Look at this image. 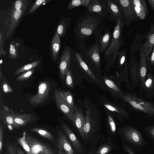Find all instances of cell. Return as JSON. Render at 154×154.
Wrapping results in <instances>:
<instances>
[{"label":"cell","mask_w":154,"mask_h":154,"mask_svg":"<svg viewBox=\"0 0 154 154\" xmlns=\"http://www.w3.org/2000/svg\"><path fill=\"white\" fill-rule=\"evenodd\" d=\"M103 20L102 17L88 11L79 16L73 30L75 46L79 51L82 52L86 48L85 42L95 35Z\"/></svg>","instance_id":"6da1fadb"},{"label":"cell","mask_w":154,"mask_h":154,"mask_svg":"<svg viewBox=\"0 0 154 154\" xmlns=\"http://www.w3.org/2000/svg\"><path fill=\"white\" fill-rule=\"evenodd\" d=\"M125 24V20L119 18L114 29L111 41L104 53L103 58L106 61L107 69L113 66L117 58L119 50L124 45L122 33V27Z\"/></svg>","instance_id":"7a4b0ae2"},{"label":"cell","mask_w":154,"mask_h":154,"mask_svg":"<svg viewBox=\"0 0 154 154\" xmlns=\"http://www.w3.org/2000/svg\"><path fill=\"white\" fill-rule=\"evenodd\" d=\"M124 95L125 102L134 111L151 118L154 117V102L146 100L131 92L124 93Z\"/></svg>","instance_id":"3957f363"},{"label":"cell","mask_w":154,"mask_h":154,"mask_svg":"<svg viewBox=\"0 0 154 154\" xmlns=\"http://www.w3.org/2000/svg\"><path fill=\"white\" fill-rule=\"evenodd\" d=\"M123 132L126 141L134 149L140 150L146 145L141 133L135 127H126Z\"/></svg>","instance_id":"277c9868"},{"label":"cell","mask_w":154,"mask_h":154,"mask_svg":"<svg viewBox=\"0 0 154 154\" xmlns=\"http://www.w3.org/2000/svg\"><path fill=\"white\" fill-rule=\"evenodd\" d=\"M24 135L32 154H55L53 149L47 145L29 134L25 131Z\"/></svg>","instance_id":"5b68a950"},{"label":"cell","mask_w":154,"mask_h":154,"mask_svg":"<svg viewBox=\"0 0 154 154\" xmlns=\"http://www.w3.org/2000/svg\"><path fill=\"white\" fill-rule=\"evenodd\" d=\"M104 24L103 25L95 35L94 36L96 38L95 42L88 48L86 47L82 52L88 56L90 59L97 67H100V65L99 46L101 35V33L104 28Z\"/></svg>","instance_id":"8992f818"},{"label":"cell","mask_w":154,"mask_h":154,"mask_svg":"<svg viewBox=\"0 0 154 154\" xmlns=\"http://www.w3.org/2000/svg\"><path fill=\"white\" fill-rule=\"evenodd\" d=\"M115 0L121 9L126 24L127 22L136 20L138 18L132 0Z\"/></svg>","instance_id":"52a82bcc"},{"label":"cell","mask_w":154,"mask_h":154,"mask_svg":"<svg viewBox=\"0 0 154 154\" xmlns=\"http://www.w3.org/2000/svg\"><path fill=\"white\" fill-rule=\"evenodd\" d=\"M54 94L56 103L58 108L69 119L74 122L75 119L74 112L68 104L61 91L56 90Z\"/></svg>","instance_id":"ba28073f"},{"label":"cell","mask_w":154,"mask_h":154,"mask_svg":"<svg viewBox=\"0 0 154 154\" xmlns=\"http://www.w3.org/2000/svg\"><path fill=\"white\" fill-rule=\"evenodd\" d=\"M86 8L88 11L103 18H108L109 13L106 0H91L88 5Z\"/></svg>","instance_id":"9c48e42d"},{"label":"cell","mask_w":154,"mask_h":154,"mask_svg":"<svg viewBox=\"0 0 154 154\" xmlns=\"http://www.w3.org/2000/svg\"><path fill=\"white\" fill-rule=\"evenodd\" d=\"M50 91V86L49 83L46 82L41 83L38 87L37 93L31 98L30 103L34 106L43 103L48 97Z\"/></svg>","instance_id":"30bf717a"},{"label":"cell","mask_w":154,"mask_h":154,"mask_svg":"<svg viewBox=\"0 0 154 154\" xmlns=\"http://www.w3.org/2000/svg\"><path fill=\"white\" fill-rule=\"evenodd\" d=\"M71 59L70 48L69 46H66L63 48L61 54L59 64L60 75L62 79L66 77Z\"/></svg>","instance_id":"8fae6325"},{"label":"cell","mask_w":154,"mask_h":154,"mask_svg":"<svg viewBox=\"0 0 154 154\" xmlns=\"http://www.w3.org/2000/svg\"><path fill=\"white\" fill-rule=\"evenodd\" d=\"M106 1L109 20L116 24L119 18L124 20L125 19L121 9L116 0H106Z\"/></svg>","instance_id":"7c38bea8"},{"label":"cell","mask_w":154,"mask_h":154,"mask_svg":"<svg viewBox=\"0 0 154 154\" xmlns=\"http://www.w3.org/2000/svg\"><path fill=\"white\" fill-rule=\"evenodd\" d=\"M27 6L19 10L13 8L10 16V23L7 32L8 35H11L13 33L19 21L25 12Z\"/></svg>","instance_id":"4fadbf2b"},{"label":"cell","mask_w":154,"mask_h":154,"mask_svg":"<svg viewBox=\"0 0 154 154\" xmlns=\"http://www.w3.org/2000/svg\"><path fill=\"white\" fill-rule=\"evenodd\" d=\"M56 145L58 150L66 154H74V151L64 133L60 130L57 132Z\"/></svg>","instance_id":"5bb4252c"},{"label":"cell","mask_w":154,"mask_h":154,"mask_svg":"<svg viewBox=\"0 0 154 154\" xmlns=\"http://www.w3.org/2000/svg\"><path fill=\"white\" fill-rule=\"evenodd\" d=\"M130 73L132 89L139 86L140 80L139 63L135 60H131L129 66Z\"/></svg>","instance_id":"9a60e30c"},{"label":"cell","mask_w":154,"mask_h":154,"mask_svg":"<svg viewBox=\"0 0 154 154\" xmlns=\"http://www.w3.org/2000/svg\"><path fill=\"white\" fill-rule=\"evenodd\" d=\"M147 34L146 41L143 45L140 52L144 54L146 58H148L154 45V24L151 25Z\"/></svg>","instance_id":"2e32d148"},{"label":"cell","mask_w":154,"mask_h":154,"mask_svg":"<svg viewBox=\"0 0 154 154\" xmlns=\"http://www.w3.org/2000/svg\"><path fill=\"white\" fill-rule=\"evenodd\" d=\"M60 121L62 128L69 138L76 152L78 154H82V147L79 140L64 121L62 119H60Z\"/></svg>","instance_id":"e0dca14e"},{"label":"cell","mask_w":154,"mask_h":154,"mask_svg":"<svg viewBox=\"0 0 154 154\" xmlns=\"http://www.w3.org/2000/svg\"><path fill=\"white\" fill-rule=\"evenodd\" d=\"M11 112L14 120L16 128L24 126L33 122V116L29 113H15L12 110Z\"/></svg>","instance_id":"ac0fdd59"},{"label":"cell","mask_w":154,"mask_h":154,"mask_svg":"<svg viewBox=\"0 0 154 154\" xmlns=\"http://www.w3.org/2000/svg\"><path fill=\"white\" fill-rule=\"evenodd\" d=\"M140 59L139 63L140 80V87L141 92L143 91L146 77L147 74L146 57L144 54L140 52Z\"/></svg>","instance_id":"d6986e66"},{"label":"cell","mask_w":154,"mask_h":154,"mask_svg":"<svg viewBox=\"0 0 154 154\" xmlns=\"http://www.w3.org/2000/svg\"><path fill=\"white\" fill-rule=\"evenodd\" d=\"M143 91L146 98L150 99L154 97V75L150 72L147 73Z\"/></svg>","instance_id":"ffe728a7"},{"label":"cell","mask_w":154,"mask_h":154,"mask_svg":"<svg viewBox=\"0 0 154 154\" xmlns=\"http://www.w3.org/2000/svg\"><path fill=\"white\" fill-rule=\"evenodd\" d=\"M134 9L138 18L141 20L145 19L148 14V9L145 0H132Z\"/></svg>","instance_id":"44dd1931"},{"label":"cell","mask_w":154,"mask_h":154,"mask_svg":"<svg viewBox=\"0 0 154 154\" xmlns=\"http://www.w3.org/2000/svg\"><path fill=\"white\" fill-rule=\"evenodd\" d=\"M74 113L75 116L74 123L81 136L83 138H85L83 128L85 123V118L82 111L77 107H75Z\"/></svg>","instance_id":"7402d4cb"},{"label":"cell","mask_w":154,"mask_h":154,"mask_svg":"<svg viewBox=\"0 0 154 154\" xmlns=\"http://www.w3.org/2000/svg\"><path fill=\"white\" fill-rule=\"evenodd\" d=\"M111 34L107 28L105 29L103 34H101L99 46L100 54L104 53L108 48L111 41Z\"/></svg>","instance_id":"603a6c76"},{"label":"cell","mask_w":154,"mask_h":154,"mask_svg":"<svg viewBox=\"0 0 154 154\" xmlns=\"http://www.w3.org/2000/svg\"><path fill=\"white\" fill-rule=\"evenodd\" d=\"M61 39L59 36L57 30L55 32L51 42V53L53 60H56L59 55Z\"/></svg>","instance_id":"cb8c5ba5"},{"label":"cell","mask_w":154,"mask_h":154,"mask_svg":"<svg viewBox=\"0 0 154 154\" xmlns=\"http://www.w3.org/2000/svg\"><path fill=\"white\" fill-rule=\"evenodd\" d=\"M71 24V20L69 18L63 17L61 18L57 30L60 37L64 36L66 33Z\"/></svg>","instance_id":"d4e9b609"},{"label":"cell","mask_w":154,"mask_h":154,"mask_svg":"<svg viewBox=\"0 0 154 154\" xmlns=\"http://www.w3.org/2000/svg\"><path fill=\"white\" fill-rule=\"evenodd\" d=\"M85 111V121L83 128L85 138L90 133L92 129L93 120L91 111L89 107L86 106Z\"/></svg>","instance_id":"484cf974"},{"label":"cell","mask_w":154,"mask_h":154,"mask_svg":"<svg viewBox=\"0 0 154 154\" xmlns=\"http://www.w3.org/2000/svg\"><path fill=\"white\" fill-rule=\"evenodd\" d=\"M105 107L109 110L117 112L124 118H128L131 115L122 108L111 103L103 102Z\"/></svg>","instance_id":"4316f807"},{"label":"cell","mask_w":154,"mask_h":154,"mask_svg":"<svg viewBox=\"0 0 154 154\" xmlns=\"http://www.w3.org/2000/svg\"><path fill=\"white\" fill-rule=\"evenodd\" d=\"M74 56L78 65L83 70L87 73L92 79L95 81H98V79L94 75L91 70L83 60L80 54L78 52L75 51Z\"/></svg>","instance_id":"83f0119b"},{"label":"cell","mask_w":154,"mask_h":154,"mask_svg":"<svg viewBox=\"0 0 154 154\" xmlns=\"http://www.w3.org/2000/svg\"><path fill=\"white\" fill-rule=\"evenodd\" d=\"M104 82L106 85L110 89L116 93L123 101H125L124 93L117 84L113 81L107 78H104Z\"/></svg>","instance_id":"f1b7e54d"},{"label":"cell","mask_w":154,"mask_h":154,"mask_svg":"<svg viewBox=\"0 0 154 154\" xmlns=\"http://www.w3.org/2000/svg\"><path fill=\"white\" fill-rule=\"evenodd\" d=\"M30 131L36 133L40 136L49 140L54 144L56 145V142L54 136L48 131L36 128H32L30 129Z\"/></svg>","instance_id":"f546056e"},{"label":"cell","mask_w":154,"mask_h":154,"mask_svg":"<svg viewBox=\"0 0 154 154\" xmlns=\"http://www.w3.org/2000/svg\"><path fill=\"white\" fill-rule=\"evenodd\" d=\"M91 0H73L70 1L68 4L67 11L80 6L86 7L89 4Z\"/></svg>","instance_id":"4dcf8cb0"},{"label":"cell","mask_w":154,"mask_h":154,"mask_svg":"<svg viewBox=\"0 0 154 154\" xmlns=\"http://www.w3.org/2000/svg\"><path fill=\"white\" fill-rule=\"evenodd\" d=\"M40 62V61L38 60L33 61L30 63L23 66L16 70L14 73V75H16L21 73L30 69L37 66Z\"/></svg>","instance_id":"1f68e13d"},{"label":"cell","mask_w":154,"mask_h":154,"mask_svg":"<svg viewBox=\"0 0 154 154\" xmlns=\"http://www.w3.org/2000/svg\"><path fill=\"white\" fill-rule=\"evenodd\" d=\"M66 100L72 110L74 112L75 107V106L72 95L68 91H61Z\"/></svg>","instance_id":"d6a6232c"},{"label":"cell","mask_w":154,"mask_h":154,"mask_svg":"<svg viewBox=\"0 0 154 154\" xmlns=\"http://www.w3.org/2000/svg\"><path fill=\"white\" fill-rule=\"evenodd\" d=\"M51 0H38L35 1L26 13V15L33 13L39 7L51 1Z\"/></svg>","instance_id":"836d02e7"},{"label":"cell","mask_w":154,"mask_h":154,"mask_svg":"<svg viewBox=\"0 0 154 154\" xmlns=\"http://www.w3.org/2000/svg\"><path fill=\"white\" fill-rule=\"evenodd\" d=\"M17 140L18 143L22 147L27 154H32L29 146L23 134L22 137L17 138Z\"/></svg>","instance_id":"e575fe53"},{"label":"cell","mask_w":154,"mask_h":154,"mask_svg":"<svg viewBox=\"0 0 154 154\" xmlns=\"http://www.w3.org/2000/svg\"><path fill=\"white\" fill-rule=\"evenodd\" d=\"M4 121L10 130H12L13 127L16 128L15 124L10 111L9 114L5 116Z\"/></svg>","instance_id":"d590c367"},{"label":"cell","mask_w":154,"mask_h":154,"mask_svg":"<svg viewBox=\"0 0 154 154\" xmlns=\"http://www.w3.org/2000/svg\"><path fill=\"white\" fill-rule=\"evenodd\" d=\"M117 58H118V66L120 69H121L125 60L126 52L125 50H123L119 51L118 55Z\"/></svg>","instance_id":"8d00e7d4"},{"label":"cell","mask_w":154,"mask_h":154,"mask_svg":"<svg viewBox=\"0 0 154 154\" xmlns=\"http://www.w3.org/2000/svg\"><path fill=\"white\" fill-rule=\"evenodd\" d=\"M34 72L33 69H30L21 74L17 78V80L18 81H23L28 79Z\"/></svg>","instance_id":"74e56055"},{"label":"cell","mask_w":154,"mask_h":154,"mask_svg":"<svg viewBox=\"0 0 154 154\" xmlns=\"http://www.w3.org/2000/svg\"><path fill=\"white\" fill-rule=\"evenodd\" d=\"M144 130L148 137L154 142V125L146 127Z\"/></svg>","instance_id":"f35d334b"},{"label":"cell","mask_w":154,"mask_h":154,"mask_svg":"<svg viewBox=\"0 0 154 154\" xmlns=\"http://www.w3.org/2000/svg\"><path fill=\"white\" fill-rule=\"evenodd\" d=\"M66 84L68 87L73 88V83L71 71L68 69L66 76Z\"/></svg>","instance_id":"ab89813d"},{"label":"cell","mask_w":154,"mask_h":154,"mask_svg":"<svg viewBox=\"0 0 154 154\" xmlns=\"http://www.w3.org/2000/svg\"><path fill=\"white\" fill-rule=\"evenodd\" d=\"M111 149V147L110 145H104L99 149L96 154H106L110 151Z\"/></svg>","instance_id":"60d3db41"},{"label":"cell","mask_w":154,"mask_h":154,"mask_svg":"<svg viewBox=\"0 0 154 154\" xmlns=\"http://www.w3.org/2000/svg\"><path fill=\"white\" fill-rule=\"evenodd\" d=\"M18 55L17 50L15 46L12 44L10 45L9 49V57L11 59H14L17 57Z\"/></svg>","instance_id":"b9f144b4"},{"label":"cell","mask_w":154,"mask_h":154,"mask_svg":"<svg viewBox=\"0 0 154 154\" xmlns=\"http://www.w3.org/2000/svg\"><path fill=\"white\" fill-rule=\"evenodd\" d=\"M26 2V0H23L17 1L15 2L13 8L15 10H19L27 6Z\"/></svg>","instance_id":"7bdbcfd3"},{"label":"cell","mask_w":154,"mask_h":154,"mask_svg":"<svg viewBox=\"0 0 154 154\" xmlns=\"http://www.w3.org/2000/svg\"><path fill=\"white\" fill-rule=\"evenodd\" d=\"M7 152L9 154H17L16 147L13 144H9L6 146Z\"/></svg>","instance_id":"ee69618b"},{"label":"cell","mask_w":154,"mask_h":154,"mask_svg":"<svg viewBox=\"0 0 154 154\" xmlns=\"http://www.w3.org/2000/svg\"><path fill=\"white\" fill-rule=\"evenodd\" d=\"M6 52L4 48V41L2 34L0 32V56L5 55L6 54Z\"/></svg>","instance_id":"f6af8a7d"},{"label":"cell","mask_w":154,"mask_h":154,"mask_svg":"<svg viewBox=\"0 0 154 154\" xmlns=\"http://www.w3.org/2000/svg\"><path fill=\"white\" fill-rule=\"evenodd\" d=\"M108 118L111 131L113 133H114L116 131V126L114 121L110 116L108 115Z\"/></svg>","instance_id":"bcb514c9"},{"label":"cell","mask_w":154,"mask_h":154,"mask_svg":"<svg viewBox=\"0 0 154 154\" xmlns=\"http://www.w3.org/2000/svg\"><path fill=\"white\" fill-rule=\"evenodd\" d=\"M3 143V128L1 125L0 126V154H2Z\"/></svg>","instance_id":"7dc6e473"},{"label":"cell","mask_w":154,"mask_h":154,"mask_svg":"<svg viewBox=\"0 0 154 154\" xmlns=\"http://www.w3.org/2000/svg\"><path fill=\"white\" fill-rule=\"evenodd\" d=\"M124 149L129 154H136L135 149L128 145H125L123 146Z\"/></svg>","instance_id":"c3c4849f"},{"label":"cell","mask_w":154,"mask_h":154,"mask_svg":"<svg viewBox=\"0 0 154 154\" xmlns=\"http://www.w3.org/2000/svg\"><path fill=\"white\" fill-rule=\"evenodd\" d=\"M2 87L4 91L6 93L13 92V90L8 84L4 81L2 84Z\"/></svg>","instance_id":"681fc988"},{"label":"cell","mask_w":154,"mask_h":154,"mask_svg":"<svg viewBox=\"0 0 154 154\" xmlns=\"http://www.w3.org/2000/svg\"><path fill=\"white\" fill-rule=\"evenodd\" d=\"M150 64L151 66H154V49L152 52L150 57Z\"/></svg>","instance_id":"f907efd6"},{"label":"cell","mask_w":154,"mask_h":154,"mask_svg":"<svg viewBox=\"0 0 154 154\" xmlns=\"http://www.w3.org/2000/svg\"><path fill=\"white\" fill-rule=\"evenodd\" d=\"M17 154H25L21 149L18 146H16Z\"/></svg>","instance_id":"816d5d0a"},{"label":"cell","mask_w":154,"mask_h":154,"mask_svg":"<svg viewBox=\"0 0 154 154\" xmlns=\"http://www.w3.org/2000/svg\"><path fill=\"white\" fill-rule=\"evenodd\" d=\"M151 8L154 11V0H147Z\"/></svg>","instance_id":"f5cc1de1"},{"label":"cell","mask_w":154,"mask_h":154,"mask_svg":"<svg viewBox=\"0 0 154 154\" xmlns=\"http://www.w3.org/2000/svg\"><path fill=\"white\" fill-rule=\"evenodd\" d=\"M58 154H66L63 151L58 150Z\"/></svg>","instance_id":"db71d44e"},{"label":"cell","mask_w":154,"mask_h":154,"mask_svg":"<svg viewBox=\"0 0 154 154\" xmlns=\"http://www.w3.org/2000/svg\"><path fill=\"white\" fill-rule=\"evenodd\" d=\"M4 154H9L8 152H5L4 153Z\"/></svg>","instance_id":"11a10c76"}]
</instances>
